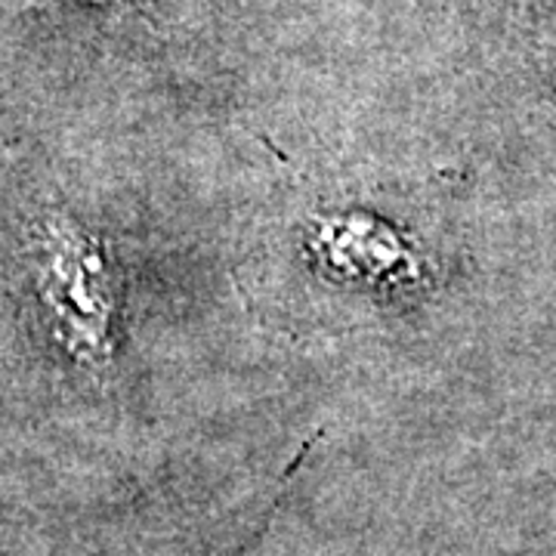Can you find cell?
<instances>
[{
  "label": "cell",
  "mask_w": 556,
  "mask_h": 556,
  "mask_svg": "<svg viewBox=\"0 0 556 556\" xmlns=\"http://www.w3.org/2000/svg\"><path fill=\"white\" fill-rule=\"evenodd\" d=\"M40 294L56 318L60 338L90 362L105 353L112 288L102 251L68 223H47L40 232Z\"/></svg>",
  "instance_id": "obj_1"
}]
</instances>
